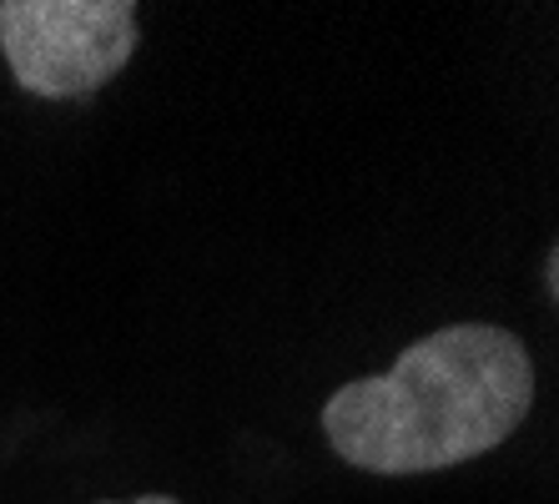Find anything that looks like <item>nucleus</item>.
Instances as JSON below:
<instances>
[{"instance_id":"1","label":"nucleus","mask_w":559,"mask_h":504,"mask_svg":"<svg viewBox=\"0 0 559 504\" xmlns=\"http://www.w3.org/2000/svg\"><path fill=\"white\" fill-rule=\"evenodd\" d=\"M530 409V343L499 324H449L414 338L383 374L348 378L323 403V434L343 465L414 479L495 454Z\"/></svg>"},{"instance_id":"2","label":"nucleus","mask_w":559,"mask_h":504,"mask_svg":"<svg viewBox=\"0 0 559 504\" xmlns=\"http://www.w3.org/2000/svg\"><path fill=\"white\" fill-rule=\"evenodd\" d=\"M136 46L131 0H0V56L26 96H92L127 71Z\"/></svg>"},{"instance_id":"3","label":"nucleus","mask_w":559,"mask_h":504,"mask_svg":"<svg viewBox=\"0 0 559 504\" xmlns=\"http://www.w3.org/2000/svg\"><path fill=\"white\" fill-rule=\"evenodd\" d=\"M102 504H182V500H171V494H142V500H102Z\"/></svg>"}]
</instances>
